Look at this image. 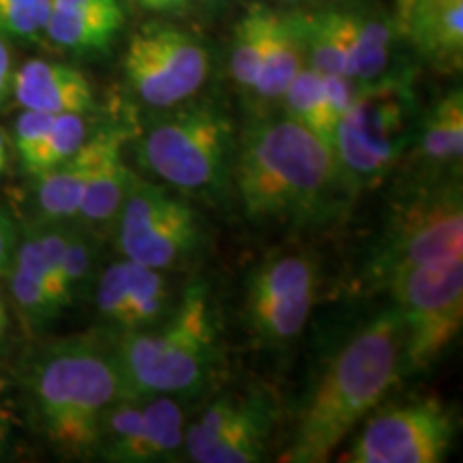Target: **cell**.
I'll use <instances>...</instances> for the list:
<instances>
[{"instance_id":"cell-32","label":"cell","mask_w":463,"mask_h":463,"mask_svg":"<svg viewBox=\"0 0 463 463\" xmlns=\"http://www.w3.org/2000/svg\"><path fill=\"white\" fill-rule=\"evenodd\" d=\"M322 84H324V97H326V103H328V112L333 116L335 127H337L341 116L354 106L358 95H361L363 82L350 78V75L339 73V75H322Z\"/></svg>"},{"instance_id":"cell-23","label":"cell","mask_w":463,"mask_h":463,"mask_svg":"<svg viewBox=\"0 0 463 463\" xmlns=\"http://www.w3.org/2000/svg\"><path fill=\"white\" fill-rule=\"evenodd\" d=\"M305 65V45L292 14L273 11L262 65L251 92L264 103L281 101L289 82Z\"/></svg>"},{"instance_id":"cell-38","label":"cell","mask_w":463,"mask_h":463,"mask_svg":"<svg viewBox=\"0 0 463 463\" xmlns=\"http://www.w3.org/2000/svg\"><path fill=\"white\" fill-rule=\"evenodd\" d=\"M0 164H7V136L0 131Z\"/></svg>"},{"instance_id":"cell-19","label":"cell","mask_w":463,"mask_h":463,"mask_svg":"<svg viewBox=\"0 0 463 463\" xmlns=\"http://www.w3.org/2000/svg\"><path fill=\"white\" fill-rule=\"evenodd\" d=\"M184 444V412L178 397L153 395L144 399L142 420L136 436L114 450L106 461L153 463L170 461Z\"/></svg>"},{"instance_id":"cell-24","label":"cell","mask_w":463,"mask_h":463,"mask_svg":"<svg viewBox=\"0 0 463 463\" xmlns=\"http://www.w3.org/2000/svg\"><path fill=\"white\" fill-rule=\"evenodd\" d=\"M420 153L438 170H459L463 155V97L457 89L436 103L422 123Z\"/></svg>"},{"instance_id":"cell-14","label":"cell","mask_w":463,"mask_h":463,"mask_svg":"<svg viewBox=\"0 0 463 463\" xmlns=\"http://www.w3.org/2000/svg\"><path fill=\"white\" fill-rule=\"evenodd\" d=\"M164 270L123 258L109 264L97 281L95 305L101 320L120 333L155 326L174 307Z\"/></svg>"},{"instance_id":"cell-1","label":"cell","mask_w":463,"mask_h":463,"mask_svg":"<svg viewBox=\"0 0 463 463\" xmlns=\"http://www.w3.org/2000/svg\"><path fill=\"white\" fill-rule=\"evenodd\" d=\"M234 181L251 222H322L352 191L333 144L289 116L264 120L242 136Z\"/></svg>"},{"instance_id":"cell-11","label":"cell","mask_w":463,"mask_h":463,"mask_svg":"<svg viewBox=\"0 0 463 463\" xmlns=\"http://www.w3.org/2000/svg\"><path fill=\"white\" fill-rule=\"evenodd\" d=\"M317 264L305 253L266 260L247 281L245 316L264 345H286L305 331L317 298Z\"/></svg>"},{"instance_id":"cell-20","label":"cell","mask_w":463,"mask_h":463,"mask_svg":"<svg viewBox=\"0 0 463 463\" xmlns=\"http://www.w3.org/2000/svg\"><path fill=\"white\" fill-rule=\"evenodd\" d=\"M108 133L109 129L99 131L75 150L71 157L37 176V204L45 219L61 223L78 217L86 183L101 157Z\"/></svg>"},{"instance_id":"cell-7","label":"cell","mask_w":463,"mask_h":463,"mask_svg":"<svg viewBox=\"0 0 463 463\" xmlns=\"http://www.w3.org/2000/svg\"><path fill=\"white\" fill-rule=\"evenodd\" d=\"M403 326V369L425 372L463 324V258L410 266L384 279Z\"/></svg>"},{"instance_id":"cell-28","label":"cell","mask_w":463,"mask_h":463,"mask_svg":"<svg viewBox=\"0 0 463 463\" xmlns=\"http://www.w3.org/2000/svg\"><path fill=\"white\" fill-rule=\"evenodd\" d=\"M86 140H89V125H86L84 114H56L42 150L26 172L34 178L42 176L71 157Z\"/></svg>"},{"instance_id":"cell-35","label":"cell","mask_w":463,"mask_h":463,"mask_svg":"<svg viewBox=\"0 0 463 463\" xmlns=\"http://www.w3.org/2000/svg\"><path fill=\"white\" fill-rule=\"evenodd\" d=\"M14 414H11V410L0 402V457L5 455V450H7V444L11 439V433H14Z\"/></svg>"},{"instance_id":"cell-30","label":"cell","mask_w":463,"mask_h":463,"mask_svg":"<svg viewBox=\"0 0 463 463\" xmlns=\"http://www.w3.org/2000/svg\"><path fill=\"white\" fill-rule=\"evenodd\" d=\"M92 264H95V245H92V241L82 232H71L61 266L62 288H65L69 300H73L75 292L89 283Z\"/></svg>"},{"instance_id":"cell-42","label":"cell","mask_w":463,"mask_h":463,"mask_svg":"<svg viewBox=\"0 0 463 463\" xmlns=\"http://www.w3.org/2000/svg\"><path fill=\"white\" fill-rule=\"evenodd\" d=\"M198 3H211V0H198Z\"/></svg>"},{"instance_id":"cell-22","label":"cell","mask_w":463,"mask_h":463,"mask_svg":"<svg viewBox=\"0 0 463 463\" xmlns=\"http://www.w3.org/2000/svg\"><path fill=\"white\" fill-rule=\"evenodd\" d=\"M9 281L17 309L33 326H45L65 307L52 283L48 266L43 262L42 249H39L33 232L24 241L17 242Z\"/></svg>"},{"instance_id":"cell-37","label":"cell","mask_w":463,"mask_h":463,"mask_svg":"<svg viewBox=\"0 0 463 463\" xmlns=\"http://www.w3.org/2000/svg\"><path fill=\"white\" fill-rule=\"evenodd\" d=\"M9 326V316H7V307H5L3 298H0V341H3L5 333H7Z\"/></svg>"},{"instance_id":"cell-6","label":"cell","mask_w":463,"mask_h":463,"mask_svg":"<svg viewBox=\"0 0 463 463\" xmlns=\"http://www.w3.org/2000/svg\"><path fill=\"white\" fill-rule=\"evenodd\" d=\"M136 155L159 181L187 194H213L228 181L234 127L215 108H184L150 125Z\"/></svg>"},{"instance_id":"cell-8","label":"cell","mask_w":463,"mask_h":463,"mask_svg":"<svg viewBox=\"0 0 463 463\" xmlns=\"http://www.w3.org/2000/svg\"><path fill=\"white\" fill-rule=\"evenodd\" d=\"M125 78L133 95L157 109L183 106L208 80L211 56L194 33L172 24H144L125 52Z\"/></svg>"},{"instance_id":"cell-29","label":"cell","mask_w":463,"mask_h":463,"mask_svg":"<svg viewBox=\"0 0 463 463\" xmlns=\"http://www.w3.org/2000/svg\"><path fill=\"white\" fill-rule=\"evenodd\" d=\"M52 0H0V37L34 39L45 33Z\"/></svg>"},{"instance_id":"cell-25","label":"cell","mask_w":463,"mask_h":463,"mask_svg":"<svg viewBox=\"0 0 463 463\" xmlns=\"http://www.w3.org/2000/svg\"><path fill=\"white\" fill-rule=\"evenodd\" d=\"M305 45L307 65L322 75H347V54L333 9L292 14Z\"/></svg>"},{"instance_id":"cell-10","label":"cell","mask_w":463,"mask_h":463,"mask_svg":"<svg viewBox=\"0 0 463 463\" xmlns=\"http://www.w3.org/2000/svg\"><path fill=\"white\" fill-rule=\"evenodd\" d=\"M463 258V200L459 183L425 189L392 217L375 273L384 281L410 266Z\"/></svg>"},{"instance_id":"cell-31","label":"cell","mask_w":463,"mask_h":463,"mask_svg":"<svg viewBox=\"0 0 463 463\" xmlns=\"http://www.w3.org/2000/svg\"><path fill=\"white\" fill-rule=\"evenodd\" d=\"M54 116L56 114L37 112V109H24V112L17 116L14 125V146L24 170L31 167L37 153L42 150Z\"/></svg>"},{"instance_id":"cell-39","label":"cell","mask_w":463,"mask_h":463,"mask_svg":"<svg viewBox=\"0 0 463 463\" xmlns=\"http://www.w3.org/2000/svg\"><path fill=\"white\" fill-rule=\"evenodd\" d=\"M137 5H142L144 9L150 11H161V0H136Z\"/></svg>"},{"instance_id":"cell-18","label":"cell","mask_w":463,"mask_h":463,"mask_svg":"<svg viewBox=\"0 0 463 463\" xmlns=\"http://www.w3.org/2000/svg\"><path fill=\"white\" fill-rule=\"evenodd\" d=\"M347 54V75L369 84L384 75L391 61L395 22L364 9H333Z\"/></svg>"},{"instance_id":"cell-4","label":"cell","mask_w":463,"mask_h":463,"mask_svg":"<svg viewBox=\"0 0 463 463\" xmlns=\"http://www.w3.org/2000/svg\"><path fill=\"white\" fill-rule=\"evenodd\" d=\"M125 395H198L219 361V328L211 292L191 283L164 320L123 333L114 345Z\"/></svg>"},{"instance_id":"cell-15","label":"cell","mask_w":463,"mask_h":463,"mask_svg":"<svg viewBox=\"0 0 463 463\" xmlns=\"http://www.w3.org/2000/svg\"><path fill=\"white\" fill-rule=\"evenodd\" d=\"M395 31L438 67H459L463 0H399Z\"/></svg>"},{"instance_id":"cell-17","label":"cell","mask_w":463,"mask_h":463,"mask_svg":"<svg viewBox=\"0 0 463 463\" xmlns=\"http://www.w3.org/2000/svg\"><path fill=\"white\" fill-rule=\"evenodd\" d=\"M123 28L120 0H52L45 34L62 50L99 54L112 48Z\"/></svg>"},{"instance_id":"cell-33","label":"cell","mask_w":463,"mask_h":463,"mask_svg":"<svg viewBox=\"0 0 463 463\" xmlns=\"http://www.w3.org/2000/svg\"><path fill=\"white\" fill-rule=\"evenodd\" d=\"M17 251V232L9 217L0 213V277H9Z\"/></svg>"},{"instance_id":"cell-26","label":"cell","mask_w":463,"mask_h":463,"mask_svg":"<svg viewBox=\"0 0 463 463\" xmlns=\"http://www.w3.org/2000/svg\"><path fill=\"white\" fill-rule=\"evenodd\" d=\"M270 17H273V11L266 9L264 5H251L236 24L230 69L236 86L247 92L253 90L258 80L266 39H269Z\"/></svg>"},{"instance_id":"cell-34","label":"cell","mask_w":463,"mask_h":463,"mask_svg":"<svg viewBox=\"0 0 463 463\" xmlns=\"http://www.w3.org/2000/svg\"><path fill=\"white\" fill-rule=\"evenodd\" d=\"M11 80H14V61H11V50L0 37V106L7 101L11 95Z\"/></svg>"},{"instance_id":"cell-27","label":"cell","mask_w":463,"mask_h":463,"mask_svg":"<svg viewBox=\"0 0 463 463\" xmlns=\"http://www.w3.org/2000/svg\"><path fill=\"white\" fill-rule=\"evenodd\" d=\"M281 101L286 106L289 118L317 133L322 140L333 144L335 120L331 112H328L326 97H324L322 73H317L316 69L305 65L297 73V78L289 82Z\"/></svg>"},{"instance_id":"cell-41","label":"cell","mask_w":463,"mask_h":463,"mask_svg":"<svg viewBox=\"0 0 463 463\" xmlns=\"http://www.w3.org/2000/svg\"><path fill=\"white\" fill-rule=\"evenodd\" d=\"M5 165H7V164H0V172H3V170H5Z\"/></svg>"},{"instance_id":"cell-16","label":"cell","mask_w":463,"mask_h":463,"mask_svg":"<svg viewBox=\"0 0 463 463\" xmlns=\"http://www.w3.org/2000/svg\"><path fill=\"white\" fill-rule=\"evenodd\" d=\"M11 95L24 109L48 114H89L95 92L89 78L71 65L28 61L11 80Z\"/></svg>"},{"instance_id":"cell-3","label":"cell","mask_w":463,"mask_h":463,"mask_svg":"<svg viewBox=\"0 0 463 463\" xmlns=\"http://www.w3.org/2000/svg\"><path fill=\"white\" fill-rule=\"evenodd\" d=\"M28 391L50 442L67 455H84L99 444L101 416L125 395V384L112 345L71 337L37 352L28 367Z\"/></svg>"},{"instance_id":"cell-9","label":"cell","mask_w":463,"mask_h":463,"mask_svg":"<svg viewBox=\"0 0 463 463\" xmlns=\"http://www.w3.org/2000/svg\"><path fill=\"white\" fill-rule=\"evenodd\" d=\"M120 256L150 269L181 264L202 242L198 213L161 184L136 178L118 211Z\"/></svg>"},{"instance_id":"cell-5","label":"cell","mask_w":463,"mask_h":463,"mask_svg":"<svg viewBox=\"0 0 463 463\" xmlns=\"http://www.w3.org/2000/svg\"><path fill=\"white\" fill-rule=\"evenodd\" d=\"M414 109L408 80L380 78L363 84L333 133V150L350 189L375 187L402 161L414 137Z\"/></svg>"},{"instance_id":"cell-12","label":"cell","mask_w":463,"mask_h":463,"mask_svg":"<svg viewBox=\"0 0 463 463\" xmlns=\"http://www.w3.org/2000/svg\"><path fill=\"white\" fill-rule=\"evenodd\" d=\"M455 422L438 402L384 408L364 422L354 447L341 461L350 463H439L447 459Z\"/></svg>"},{"instance_id":"cell-40","label":"cell","mask_w":463,"mask_h":463,"mask_svg":"<svg viewBox=\"0 0 463 463\" xmlns=\"http://www.w3.org/2000/svg\"><path fill=\"white\" fill-rule=\"evenodd\" d=\"M288 3H297V5H300V3H316V0H288Z\"/></svg>"},{"instance_id":"cell-2","label":"cell","mask_w":463,"mask_h":463,"mask_svg":"<svg viewBox=\"0 0 463 463\" xmlns=\"http://www.w3.org/2000/svg\"><path fill=\"white\" fill-rule=\"evenodd\" d=\"M403 372V326L395 307L380 311L345 341L324 369L298 416L289 463H322L397 384Z\"/></svg>"},{"instance_id":"cell-36","label":"cell","mask_w":463,"mask_h":463,"mask_svg":"<svg viewBox=\"0 0 463 463\" xmlns=\"http://www.w3.org/2000/svg\"><path fill=\"white\" fill-rule=\"evenodd\" d=\"M191 0H161V11H183Z\"/></svg>"},{"instance_id":"cell-13","label":"cell","mask_w":463,"mask_h":463,"mask_svg":"<svg viewBox=\"0 0 463 463\" xmlns=\"http://www.w3.org/2000/svg\"><path fill=\"white\" fill-rule=\"evenodd\" d=\"M275 420L269 395L222 397L184 431V455L195 463L262 461Z\"/></svg>"},{"instance_id":"cell-21","label":"cell","mask_w":463,"mask_h":463,"mask_svg":"<svg viewBox=\"0 0 463 463\" xmlns=\"http://www.w3.org/2000/svg\"><path fill=\"white\" fill-rule=\"evenodd\" d=\"M125 140V131L109 129L106 146L86 183L82 204H80L78 217L84 223L103 225L118 217L120 206L136 181L123 157Z\"/></svg>"}]
</instances>
